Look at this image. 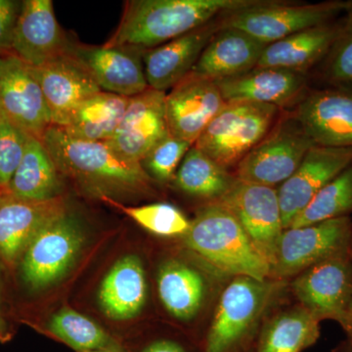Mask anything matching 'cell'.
I'll return each instance as SVG.
<instances>
[{
    "label": "cell",
    "instance_id": "obj_36",
    "mask_svg": "<svg viewBox=\"0 0 352 352\" xmlns=\"http://www.w3.org/2000/svg\"><path fill=\"white\" fill-rule=\"evenodd\" d=\"M28 136L0 113V189L6 193L24 156Z\"/></svg>",
    "mask_w": 352,
    "mask_h": 352
},
{
    "label": "cell",
    "instance_id": "obj_42",
    "mask_svg": "<svg viewBox=\"0 0 352 352\" xmlns=\"http://www.w3.org/2000/svg\"><path fill=\"white\" fill-rule=\"evenodd\" d=\"M333 352H352V342L347 340L346 342L338 347Z\"/></svg>",
    "mask_w": 352,
    "mask_h": 352
},
{
    "label": "cell",
    "instance_id": "obj_8",
    "mask_svg": "<svg viewBox=\"0 0 352 352\" xmlns=\"http://www.w3.org/2000/svg\"><path fill=\"white\" fill-rule=\"evenodd\" d=\"M314 145L292 113L280 116L265 138L238 164L235 176L243 182L275 188L298 170Z\"/></svg>",
    "mask_w": 352,
    "mask_h": 352
},
{
    "label": "cell",
    "instance_id": "obj_41",
    "mask_svg": "<svg viewBox=\"0 0 352 352\" xmlns=\"http://www.w3.org/2000/svg\"><path fill=\"white\" fill-rule=\"evenodd\" d=\"M80 352H126L124 346L122 344H116V346L107 347V349H96V351H88Z\"/></svg>",
    "mask_w": 352,
    "mask_h": 352
},
{
    "label": "cell",
    "instance_id": "obj_16",
    "mask_svg": "<svg viewBox=\"0 0 352 352\" xmlns=\"http://www.w3.org/2000/svg\"><path fill=\"white\" fill-rule=\"evenodd\" d=\"M72 43L55 16L51 0H24L15 30L11 53L31 68H38L66 54Z\"/></svg>",
    "mask_w": 352,
    "mask_h": 352
},
{
    "label": "cell",
    "instance_id": "obj_43",
    "mask_svg": "<svg viewBox=\"0 0 352 352\" xmlns=\"http://www.w3.org/2000/svg\"><path fill=\"white\" fill-rule=\"evenodd\" d=\"M4 194H6V192L2 191V190L0 189V198H1V197L3 196Z\"/></svg>",
    "mask_w": 352,
    "mask_h": 352
},
{
    "label": "cell",
    "instance_id": "obj_24",
    "mask_svg": "<svg viewBox=\"0 0 352 352\" xmlns=\"http://www.w3.org/2000/svg\"><path fill=\"white\" fill-rule=\"evenodd\" d=\"M147 287L141 259L136 254L122 256L99 287L97 298L102 311L115 321L131 320L144 307Z\"/></svg>",
    "mask_w": 352,
    "mask_h": 352
},
{
    "label": "cell",
    "instance_id": "obj_40",
    "mask_svg": "<svg viewBox=\"0 0 352 352\" xmlns=\"http://www.w3.org/2000/svg\"><path fill=\"white\" fill-rule=\"evenodd\" d=\"M342 329L346 331L347 336H349V342H352V298L349 308H347L346 321L342 325Z\"/></svg>",
    "mask_w": 352,
    "mask_h": 352
},
{
    "label": "cell",
    "instance_id": "obj_14",
    "mask_svg": "<svg viewBox=\"0 0 352 352\" xmlns=\"http://www.w3.org/2000/svg\"><path fill=\"white\" fill-rule=\"evenodd\" d=\"M226 104L214 80L190 73L166 94L170 135L195 144Z\"/></svg>",
    "mask_w": 352,
    "mask_h": 352
},
{
    "label": "cell",
    "instance_id": "obj_5",
    "mask_svg": "<svg viewBox=\"0 0 352 352\" xmlns=\"http://www.w3.org/2000/svg\"><path fill=\"white\" fill-rule=\"evenodd\" d=\"M280 113L270 104L228 102L194 145L222 168H237L274 126Z\"/></svg>",
    "mask_w": 352,
    "mask_h": 352
},
{
    "label": "cell",
    "instance_id": "obj_12",
    "mask_svg": "<svg viewBox=\"0 0 352 352\" xmlns=\"http://www.w3.org/2000/svg\"><path fill=\"white\" fill-rule=\"evenodd\" d=\"M0 113L41 140L52 126L50 109L31 67L12 53L0 54Z\"/></svg>",
    "mask_w": 352,
    "mask_h": 352
},
{
    "label": "cell",
    "instance_id": "obj_25",
    "mask_svg": "<svg viewBox=\"0 0 352 352\" xmlns=\"http://www.w3.org/2000/svg\"><path fill=\"white\" fill-rule=\"evenodd\" d=\"M340 23H328L303 30L276 43L267 44L258 66L307 73L320 63L339 34Z\"/></svg>",
    "mask_w": 352,
    "mask_h": 352
},
{
    "label": "cell",
    "instance_id": "obj_30",
    "mask_svg": "<svg viewBox=\"0 0 352 352\" xmlns=\"http://www.w3.org/2000/svg\"><path fill=\"white\" fill-rule=\"evenodd\" d=\"M236 180L235 175L193 145L182 160L173 182L183 193L215 203L228 193Z\"/></svg>",
    "mask_w": 352,
    "mask_h": 352
},
{
    "label": "cell",
    "instance_id": "obj_29",
    "mask_svg": "<svg viewBox=\"0 0 352 352\" xmlns=\"http://www.w3.org/2000/svg\"><path fill=\"white\" fill-rule=\"evenodd\" d=\"M129 99L109 92H97L76 108L68 124L61 129L74 138L106 142L117 131Z\"/></svg>",
    "mask_w": 352,
    "mask_h": 352
},
{
    "label": "cell",
    "instance_id": "obj_2",
    "mask_svg": "<svg viewBox=\"0 0 352 352\" xmlns=\"http://www.w3.org/2000/svg\"><path fill=\"white\" fill-rule=\"evenodd\" d=\"M251 0H131L108 45L152 50L179 38Z\"/></svg>",
    "mask_w": 352,
    "mask_h": 352
},
{
    "label": "cell",
    "instance_id": "obj_45",
    "mask_svg": "<svg viewBox=\"0 0 352 352\" xmlns=\"http://www.w3.org/2000/svg\"><path fill=\"white\" fill-rule=\"evenodd\" d=\"M351 261H352V237H351Z\"/></svg>",
    "mask_w": 352,
    "mask_h": 352
},
{
    "label": "cell",
    "instance_id": "obj_33",
    "mask_svg": "<svg viewBox=\"0 0 352 352\" xmlns=\"http://www.w3.org/2000/svg\"><path fill=\"white\" fill-rule=\"evenodd\" d=\"M104 201L131 217L148 232L161 237L184 236L191 226L186 215L171 204L154 203L133 207L113 200Z\"/></svg>",
    "mask_w": 352,
    "mask_h": 352
},
{
    "label": "cell",
    "instance_id": "obj_11",
    "mask_svg": "<svg viewBox=\"0 0 352 352\" xmlns=\"http://www.w3.org/2000/svg\"><path fill=\"white\" fill-rule=\"evenodd\" d=\"M300 305L320 321H346L352 298L351 252L333 256L296 276L292 284Z\"/></svg>",
    "mask_w": 352,
    "mask_h": 352
},
{
    "label": "cell",
    "instance_id": "obj_6",
    "mask_svg": "<svg viewBox=\"0 0 352 352\" xmlns=\"http://www.w3.org/2000/svg\"><path fill=\"white\" fill-rule=\"evenodd\" d=\"M85 241L80 220L69 210L51 220L34 236L16 268L23 286L38 293L56 284L75 264Z\"/></svg>",
    "mask_w": 352,
    "mask_h": 352
},
{
    "label": "cell",
    "instance_id": "obj_27",
    "mask_svg": "<svg viewBox=\"0 0 352 352\" xmlns=\"http://www.w3.org/2000/svg\"><path fill=\"white\" fill-rule=\"evenodd\" d=\"M157 291L166 311L178 320L187 322L198 315L206 302L207 281L193 266L173 258L159 270Z\"/></svg>",
    "mask_w": 352,
    "mask_h": 352
},
{
    "label": "cell",
    "instance_id": "obj_15",
    "mask_svg": "<svg viewBox=\"0 0 352 352\" xmlns=\"http://www.w3.org/2000/svg\"><path fill=\"white\" fill-rule=\"evenodd\" d=\"M352 164V148L314 145L298 170L277 188L284 229L324 186Z\"/></svg>",
    "mask_w": 352,
    "mask_h": 352
},
{
    "label": "cell",
    "instance_id": "obj_17",
    "mask_svg": "<svg viewBox=\"0 0 352 352\" xmlns=\"http://www.w3.org/2000/svg\"><path fill=\"white\" fill-rule=\"evenodd\" d=\"M66 210L63 197L34 201L4 194L0 198V266L16 270L34 236Z\"/></svg>",
    "mask_w": 352,
    "mask_h": 352
},
{
    "label": "cell",
    "instance_id": "obj_9",
    "mask_svg": "<svg viewBox=\"0 0 352 352\" xmlns=\"http://www.w3.org/2000/svg\"><path fill=\"white\" fill-rule=\"evenodd\" d=\"M351 237L349 217L285 229L271 263L270 279L286 281L325 259L351 252Z\"/></svg>",
    "mask_w": 352,
    "mask_h": 352
},
{
    "label": "cell",
    "instance_id": "obj_10",
    "mask_svg": "<svg viewBox=\"0 0 352 352\" xmlns=\"http://www.w3.org/2000/svg\"><path fill=\"white\" fill-rule=\"evenodd\" d=\"M215 203L239 222L259 252L272 263L284 232L277 188L238 179L223 198Z\"/></svg>",
    "mask_w": 352,
    "mask_h": 352
},
{
    "label": "cell",
    "instance_id": "obj_38",
    "mask_svg": "<svg viewBox=\"0 0 352 352\" xmlns=\"http://www.w3.org/2000/svg\"><path fill=\"white\" fill-rule=\"evenodd\" d=\"M140 352H188L184 346L176 340L160 339L153 340L143 347Z\"/></svg>",
    "mask_w": 352,
    "mask_h": 352
},
{
    "label": "cell",
    "instance_id": "obj_18",
    "mask_svg": "<svg viewBox=\"0 0 352 352\" xmlns=\"http://www.w3.org/2000/svg\"><path fill=\"white\" fill-rule=\"evenodd\" d=\"M166 94L148 88L131 97L117 131L106 143L122 156L139 163L154 146L170 134L166 116Z\"/></svg>",
    "mask_w": 352,
    "mask_h": 352
},
{
    "label": "cell",
    "instance_id": "obj_23",
    "mask_svg": "<svg viewBox=\"0 0 352 352\" xmlns=\"http://www.w3.org/2000/svg\"><path fill=\"white\" fill-rule=\"evenodd\" d=\"M265 44L233 28H221L206 46L191 73L219 80L258 66Z\"/></svg>",
    "mask_w": 352,
    "mask_h": 352
},
{
    "label": "cell",
    "instance_id": "obj_44",
    "mask_svg": "<svg viewBox=\"0 0 352 352\" xmlns=\"http://www.w3.org/2000/svg\"><path fill=\"white\" fill-rule=\"evenodd\" d=\"M2 293H1V285H0V302H1Z\"/></svg>",
    "mask_w": 352,
    "mask_h": 352
},
{
    "label": "cell",
    "instance_id": "obj_1",
    "mask_svg": "<svg viewBox=\"0 0 352 352\" xmlns=\"http://www.w3.org/2000/svg\"><path fill=\"white\" fill-rule=\"evenodd\" d=\"M41 141L63 179L85 195L122 203L152 194L154 182L140 163L122 156L106 142L74 138L55 126Z\"/></svg>",
    "mask_w": 352,
    "mask_h": 352
},
{
    "label": "cell",
    "instance_id": "obj_3",
    "mask_svg": "<svg viewBox=\"0 0 352 352\" xmlns=\"http://www.w3.org/2000/svg\"><path fill=\"white\" fill-rule=\"evenodd\" d=\"M190 251L229 276L270 279V264L226 208L208 203L183 236Z\"/></svg>",
    "mask_w": 352,
    "mask_h": 352
},
{
    "label": "cell",
    "instance_id": "obj_7",
    "mask_svg": "<svg viewBox=\"0 0 352 352\" xmlns=\"http://www.w3.org/2000/svg\"><path fill=\"white\" fill-rule=\"evenodd\" d=\"M347 1L285 4L254 1L220 16V27L233 28L267 44L276 43L303 30L331 23L344 12Z\"/></svg>",
    "mask_w": 352,
    "mask_h": 352
},
{
    "label": "cell",
    "instance_id": "obj_19",
    "mask_svg": "<svg viewBox=\"0 0 352 352\" xmlns=\"http://www.w3.org/2000/svg\"><path fill=\"white\" fill-rule=\"evenodd\" d=\"M69 53L87 69L102 91L131 98L149 88L141 51L108 44H72Z\"/></svg>",
    "mask_w": 352,
    "mask_h": 352
},
{
    "label": "cell",
    "instance_id": "obj_34",
    "mask_svg": "<svg viewBox=\"0 0 352 352\" xmlns=\"http://www.w3.org/2000/svg\"><path fill=\"white\" fill-rule=\"evenodd\" d=\"M344 13L339 34L321 61V75L333 87L352 85V0Z\"/></svg>",
    "mask_w": 352,
    "mask_h": 352
},
{
    "label": "cell",
    "instance_id": "obj_28",
    "mask_svg": "<svg viewBox=\"0 0 352 352\" xmlns=\"http://www.w3.org/2000/svg\"><path fill=\"white\" fill-rule=\"evenodd\" d=\"M321 321L298 305L265 322L252 352H302L320 337Z\"/></svg>",
    "mask_w": 352,
    "mask_h": 352
},
{
    "label": "cell",
    "instance_id": "obj_20",
    "mask_svg": "<svg viewBox=\"0 0 352 352\" xmlns=\"http://www.w3.org/2000/svg\"><path fill=\"white\" fill-rule=\"evenodd\" d=\"M32 71L43 90L52 126H66L83 101L102 91L87 69L69 51L43 66L32 68Z\"/></svg>",
    "mask_w": 352,
    "mask_h": 352
},
{
    "label": "cell",
    "instance_id": "obj_22",
    "mask_svg": "<svg viewBox=\"0 0 352 352\" xmlns=\"http://www.w3.org/2000/svg\"><path fill=\"white\" fill-rule=\"evenodd\" d=\"M224 100L270 104L282 109L305 94L307 74L276 68H256L214 80Z\"/></svg>",
    "mask_w": 352,
    "mask_h": 352
},
{
    "label": "cell",
    "instance_id": "obj_31",
    "mask_svg": "<svg viewBox=\"0 0 352 352\" xmlns=\"http://www.w3.org/2000/svg\"><path fill=\"white\" fill-rule=\"evenodd\" d=\"M44 330L76 352L96 351L120 344L98 323L69 307L62 308L51 316Z\"/></svg>",
    "mask_w": 352,
    "mask_h": 352
},
{
    "label": "cell",
    "instance_id": "obj_21",
    "mask_svg": "<svg viewBox=\"0 0 352 352\" xmlns=\"http://www.w3.org/2000/svg\"><path fill=\"white\" fill-rule=\"evenodd\" d=\"M219 29L220 16L163 45L143 51L148 87L166 92L177 85L191 73L206 46Z\"/></svg>",
    "mask_w": 352,
    "mask_h": 352
},
{
    "label": "cell",
    "instance_id": "obj_39",
    "mask_svg": "<svg viewBox=\"0 0 352 352\" xmlns=\"http://www.w3.org/2000/svg\"><path fill=\"white\" fill-rule=\"evenodd\" d=\"M12 338V332L9 328L8 324L4 320L1 314H0V342H7Z\"/></svg>",
    "mask_w": 352,
    "mask_h": 352
},
{
    "label": "cell",
    "instance_id": "obj_4",
    "mask_svg": "<svg viewBox=\"0 0 352 352\" xmlns=\"http://www.w3.org/2000/svg\"><path fill=\"white\" fill-rule=\"evenodd\" d=\"M286 281L234 277L220 296L203 352H243Z\"/></svg>",
    "mask_w": 352,
    "mask_h": 352
},
{
    "label": "cell",
    "instance_id": "obj_37",
    "mask_svg": "<svg viewBox=\"0 0 352 352\" xmlns=\"http://www.w3.org/2000/svg\"><path fill=\"white\" fill-rule=\"evenodd\" d=\"M22 7V1L0 0V54L11 53L14 30Z\"/></svg>",
    "mask_w": 352,
    "mask_h": 352
},
{
    "label": "cell",
    "instance_id": "obj_35",
    "mask_svg": "<svg viewBox=\"0 0 352 352\" xmlns=\"http://www.w3.org/2000/svg\"><path fill=\"white\" fill-rule=\"evenodd\" d=\"M192 146L191 143L170 134L154 146L139 163L153 182H170Z\"/></svg>",
    "mask_w": 352,
    "mask_h": 352
},
{
    "label": "cell",
    "instance_id": "obj_26",
    "mask_svg": "<svg viewBox=\"0 0 352 352\" xmlns=\"http://www.w3.org/2000/svg\"><path fill=\"white\" fill-rule=\"evenodd\" d=\"M63 180L43 141L29 135L7 192L22 200L50 201L63 197Z\"/></svg>",
    "mask_w": 352,
    "mask_h": 352
},
{
    "label": "cell",
    "instance_id": "obj_32",
    "mask_svg": "<svg viewBox=\"0 0 352 352\" xmlns=\"http://www.w3.org/2000/svg\"><path fill=\"white\" fill-rule=\"evenodd\" d=\"M352 212V164L316 194L289 228L349 217Z\"/></svg>",
    "mask_w": 352,
    "mask_h": 352
},
{
    "label": "cell",
    "instance_id": "obj_13",
    "mask_svg": "<svg viewBox=\"0 0 352 352\" xmlns=\"http://www.w3.org/2000/svg\"><path fill=\"white\" fill-rule=\"evenodd\" d=\"M292 115L315 144L352 148V85L307 92Z\"/></svg>",
    "mask_w": 352,
    "mask_h": 352
}]
</instances>
